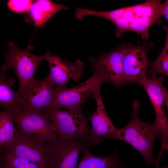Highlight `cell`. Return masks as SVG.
Here are the masks:
<instances>
[{
  "instance_id": "1",
  "label": "cell",
  "mask_w": 168,
  "mask_h": 168,
  "mask_svg": "<svg viewBox=\"0 0 168 168\" xmlns=\"http://www.w3.org/2000/svg\"><path fill=\"white\" fill-rule=\"evenodd\" d=\"M132 107L129 123L123 128H117L115 133L106 137L105 140L118 139L128 143L142 156L149 168L152 163L156 164L152 152L155 140L160 139V133L155 122L148 124L141 119L138 101H134Z\"/></svg>"
},
{
  "instance_id": "2",
  "label": "cell",
  "mask_w": 168,
  "mask_h": 168,
  "mask_svg": "<svg viewBox=\"0 0 168 168\" xmlns=\"http://www.w3.org/2000/svg\"><path fill=\"white\" fill-rule=\"evenodd\" d=\"M46 168H76L80 152L91 145L87 140L64 138L58 135L45 142Z\"/></svg>"
},
{
  "instance_id": "3",
  "label": "cell",
  "mask_w": 168,
  "mask_h": 168,
  "mask_svg": "<svg viewBox=\"0 0 168 168\" xmlns=\"http://www.w3.org/2000/svg\"><path fill=\"white\" fill-rule=\"evenodd\" d=\"M44 112L54 124L58 136L89 141L91 128L82 114V107L65 110L49 108Z\"/></svg>"
},
{
  "instance_id": "4",
  "label": "cell",
  "mask_w": 168,
  "mask_h": 168,
  "mask_svg": "<svg viewBox=\"0 0 168 168\" xmlns=\"http://www.w3.org/2000/svg\"><path fill=\"white\" fill-rule=\"evenodd\" d=\"M164 77H157L149 69L139 85L143 86L154 108L156 114L154 122L159 131L161 146H168V121L165 108L168 109V94L163 85Z\"/></svg>"
},
{
  "instance_id": "5",
  "label": "cell",
  "mask_w": 168,
  "mask_h": 168,
  "mask_svg": "<svg viewBox=\"0 0 168 168\" xmlns=\"http://www.w3.org/2000/svg\"><path fill=\"white\" fill-rule=\"evenodd\" d=\"M101 76L94 72L91 76L81 84L69 88L55 87L53 101L50 108L66 109L82 107L90 97L93 98L100 92L103 83Z\"/></svg>"
},
{
  "instance_id": "6",
  "label": "cell",
  "mask_w": 168,
  "mask_h": 168,
  "mask_svg": "<svg viewBox=\"0 0 168 168\" xmlns=\"http://www.w3.org/2000/svg\"><path fill=\"white\" fill-rule=\"evenodd\" d=\"M8 45L9 50L4 55L6 62L2 67L7 70L11 68L14 70L19 83L18 93L21 96L26 86L35 79V73L40 63L44 60V55L34 54L28 49H21L12 41Z\"/></svg>"
},
{
  "instance_id": "7",
  "label": "cell",
  "mask_w": 168,
  "mask_h": 168,
  "mask_svg": "<svg viewBox=\"0 0 168 168\" xmlns=\"http://www.w3.org/2000/svg\"><path fill=\"white\" fill-rule=\"evenodd\" d=\"M131 44L124 43L106 53L89 58L88 61L92 69L101 76L103 82L111 83L116 89L125 84L124 58L126 51Z\"/></svg>"
},
{
  "instance_id": "8",
  "label": "cell",
  "mask_w": 168,
  "mask_h": 168,
  "mask_svg": "<svg viewBox=\"0 0 168 168\" xmlns=\"http://www.w3.org/2000/svg\"><path fill=\"white\" fill-rule=\"evenodd\" d=\"M163 5L161 0H153L124 7V15L129 23L130 31L140 34L143 39H148L150 27L153 24L161 23Z\"/></svg>"
},
{
  "instance_id": "9",
  "label": "cell",
  "mask_w": 168,
  "mask_h": 168,
  "mask_svg": "<svg viewBox=\"0 0 168 168\" xmlns=\"http://www.w3.org/2000/svg\"><path fill=\"white\" fill-rule=\"evenodd\" d=\"M12 115L16 128L22 133L44 142L52 140L58 135L54 124L44 112L16 109L13 110Z\"/></svg>"
},
{
  "instance_id": "10",
  "label": "cell",
  "mask_w": 168,
  "mask_h": 168,
  "mask_svg": "<svg viewBox=\"0 0 168 168\" xmlns=\"http://www.w3.org/2000/svg\"><path fill=\"white\" fill-rule=\"evenodd\" d=\"M45 142L22 133L16 128L14 140L9 146L2 150L12 155L26 159L41 168H46L47 156Z\"/></svg>"
},
{
  "instance_id": "11",
  "label": "cell",
  "mask_w": 168,
  "mask_h": 168,
  "mask_svg": "<svg viewBox=\"0 0 168 168\" xmlns=\"http://www.w3.org/2000/svg\"><path fill=\"white\" fill-rule=\"evenodd\" d=\"M153 46V43L145 42L141 45L134 46L132 44L127 49L123 60L125 84L134 82L139 85L149 68L151 61L148 53Z\"/></svg>"
},
{
  "instance_id": "12",
  "label": "cell",
  "mask_w": 168,
  "mask_h": 168,
  "mask_svg": "<svg viewBox=\"0 0 168 168\" xmlns=\"http://www.w3.org/2000/svg\"><path fill=\"white\" fill-rule=\"evenodd\" d=\"M53 85L47 77L31 81L21 96L23 101L21 110L44 112L50 108L55 90Z\"/></svg>"
},
{
  "instance_id": "13",
  "label": "cell",
  "mask_w": 168,
  "mask_h": 168,
  "mask_svg": "<svg viewBox=\"0 0 168 168\" xmlns=\"http://www.w3.org/2000/svg\"><path fill=\"white\" fill-rule=\"evenodd\" d=\"M45 60L50 66V72L47 77L53 84H57L61 88H65L69 81L79 80L82 77L84 64L77 59L74 62L66 61L56 55H52L49 51L44 54Z\"/></svg>"
},
{
  "instance_id": "14",
  "label": "cell",
  "mask_w": 168,
  "mask_h": 168,
  "mask_svg": "<svg viewBox=\"0 0 168 168\" xmlns=\"http://www.w3.org/2000/svg\"><path fill=\"white\" fill-rule=\"evenodd\" d=\"M93 99L96 103V110L87 119L91 124L89 141L92 145L105 140L107 137L115 133L117 129L107 113L100 92L96 94Z\"/></svg>"
},
{
  "instance_id": "15",
  "label": "cell",
  "mask_w": 168,
  "mask_h": 168,
  "mask_svg": "<svg viewBox=\"0 0 168 168\" xmlns=\"http://www.w3.org/2000/svg\"><path fill=\"white\" fill-rule=\"evenodd\" d=\"M69 8L50 0L34 1L26 19L36 27L43 26L58 12Z\"/></svg>"
},
{
  "instance_id": "16",
  "label": "cell",
  "mask_w": 168,
  "mask_h": 168,
  "mask_svg": "<svg viewBox=\"0 0 168 168\" xmlns=\"http://www.w3.org/2000/svg\"><path fill=\"white\" fill-rule=\"evenodd\" d=\"M124 7L107 11H96L79 7L75 10L74 15L80 20H82L85 16H90L106 19L116 26L115 35L116 37H120L124 33L130 31L129 23L124 17Z\"/></svg>"
},
{
  "instance_id": "17",
  "label": "cell",
  "mask_w": 168,
  "mask_h": 168,
  "mask_svg": "<svg viewBox=\"0 0 168 168\" xmlns=\"http://www.w3.org/2000/svg\"><path fill=\"white\" fill-rule=\"evenodd\" d=\"M7 70L2 67L0 72V106L5 109H22L23 101L17 92L12 88L14 80L8 78L6 74Z\"/></svg>"
},
{
  "instance_id": "18",
  "label": "cell",
  "mask_w": 168,
  "mask_h": 168,
  "mask_svg": "<svg viewBox=\"0 0 168 168\" xmlns=\"http://www.w3.org/2000/svg\"><path fill=\"white\" fill-rule=\"evenodd\" d=\"M76 168H113L119 166L115 154L107 157H100L93 154L86 148Z\"/></svg>"
},
{
  "instance_id": "19",
  "label": "cell",
  "mask_w": 168,
  "mask_h": 168,
  "mask_svg": "<svg viewBox=\"0 0 168 168\" xmlns=\"http://www.w3.org/2000/svg\"><path fill=\"white\" fill-rule=\"evenodd\" d=\"M13 110H0V151L11 144L15 137L16 128L12 118Z\"/></svg>"
},
{
  "instance_id": "20",
  "label": "cell",
  "mask_w": 168,
  "mask_h": 168,
  "mask_svg": "<svg viewBox=\"0 0 168 168\" xmlns=\"http://www.w3.org/2000/svg\"><path fill=\"white\" fill-rule=\"evenodd\" d=\"M166 31V37L164 47L157 58L150 62L149 69L155 75L161 74L168 76V28L163 26Z\"/></svg>"
},
{
  "instance_id": "21",
  "label": "cell",
  "mask_w": 168,
  "mask_h": 168,
  "mask_svg": "<svg viewBox=\"0 0 168 168\" xmlns=\"http://www.w3.org/2000/svg\"><path fill=\"white\" fill-rule=\"evenodd\" d=\"M0 161L3 168H41L26 159L12 155L2 150L0 151Z\"/></svg>"
},
{
  "instance_id": "22",
  "label": "cell",
  "mask_w": 168,
  "mask_h": 168,
  "mask_svg": "<svg viewBox=\"0 0 168 168\" xmlns=\"http://www.w3.org/2000/svg\"><path fill=\"white\" fill-rule=\"evenodd\" d=\"M34 0H9L7 3L8 8L15 13L28 12Z\"/></svg>"
},
{
  "instance_id": "23",
  "label": "cell",
  "mask_w": 168,
  "mask_h": 168,
  "mask_svg": "<svg viewBox=\"0 0 168 168\" xmlns=\"http://www.w3.org/2000/svg\"><path fill=\"white\" fill-rule=\"evenodd\" d=\"M168 1L166 0L165 2L163 3L162 9V16H164L166 19L167 22L168 21Z\"/></svg>"
},
{
  "instance_id": "24",
  "label": "cell",
  "mask_w": 168,
  "mask_h": 168,
  "mask_svg": "<svg viewBox=\"0 0 168 168\" xmlns=\"http://www.w3.org/2000/svg\"><path fill=\"white\" fill-rule=\"evenodd\" d=\"M0 168H3L2 163L1 161H0Z\"/></svg>"
},
{
  "instance_id": "25",
  "label": "cell",
  "mask_w": 168,
  "mask_h": 168,
  "mask_svg": "<svg viewBox=\"0 0 168 168\" xmlns=\"http://www.w3.org/2000/svg\"><path fill=\"white\" fill-rule=\"evenodd\" d=\"M113 168H119V166H116V167H114Z\"/></svg>"
},
{
  "instance_id": "26",
  "label": "cell",
  "mask_w": 168,
  "mask_h": 168,
  "mask_svg": "<svg viewBox=\"0 0 168 168\" xmlns=\"http://www.w3.org/2000/svg\"><path fill=\"white\" fill-rule=\"evenodd\" d=\"M162 168H168L167 167Z\"/></svg>"
}]
</instances>
